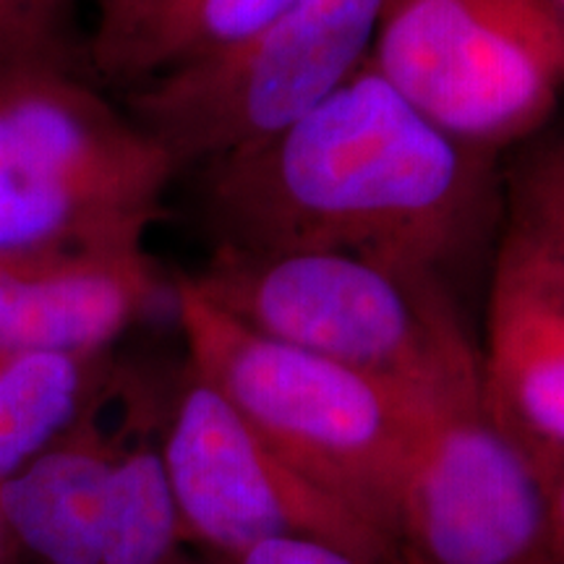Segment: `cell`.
Instances as JSON below:
<instances>
[{
  "label": "cell",
  "mask_w": 564,
  "mask_h": 564,
  "mask_svg": "<svg viewBox=\"0 0 564 564\" xmlns=\"http://www.w3.org/2000/svg\"><path fill=\"white\" fill-rule=\"evenodd\" d=\"M215 249L337 251L447 282L502 215V160L463 147L364 68L257 150L196 167Z\"/></svg>",
  "instance_id": "obj_1"
},
{
  "label": "cell",
  "mask_w": 564,
  "mask_h": 564,
  "mask_svg": "<svg viewBox=\"0 0 564 564\" xmlns=\"http://www.w3.org/2000/svg\"><path fill=\"white\" fill-rule=\"evenodd\" d=\"M175 308L192 371L303 478L398 546L400 502L440 408L348 366L253 333L183 278Z\"/></svg>",
  "instance_id": "obj_2"
},
{
  "label": "cell",
  "mask_w": 564,
  "mask_h": 564,
  "mask_svg": "<svg viewBox=\"0 0 564 564\" xmlns=\"http://www.w3.org/2000/svg\"><path fill=\"white\" fill-rule=\"evenodd\" d=\"M192 285L253 333L415 394L481 408L478 350L447 282L337 251L212 249Z\"/></svg>",
  "instance_id": "obj_3"
},
{
  "label": "cell",
  "mask_w": 564,
  "mask_h": 564,
  "mask_svg": "<svg viewBox=\"0 0 564 564\" xmlns=\"http://www.w3.org/2000/svg\"><path fill=\"white\" fill-rule=\"evenodd\" d=\"M175 175L74 66L0 74V257L141 246Z\"/></svg>",
  "instance_id": "obj_4"
},
{
  "label": "cell",
  "mask_w": 564,
  "mask_h": 564,
  "mask_svg": "<svg viewBox=\"0 0 564 564\" xmlns=\"http://www.w3.org/2000/svg\"><path fill=\"white\" fill-rule=\"evenodd\" d=\"M366 66L426 121L502 160L564 105L552 0H387Z\"/></svg>",
  "instance_id": "obj_5"
},
{
  "label": "cell",
  "mask_w": 564,
  "mask_h": 564,
  "mask_svg": "<svg viewBox=\"0 0 564 564\" xmlns=\"http://www.w3.org/2000/svg\"><path fill=\"white\" fill-rule=\"evenodd\" d=\"M387 0H299L236 45L129 89L126 112L175 171L267 144L350 82Z\"/></svg>",
  "instance_id": "obj_6"
},
{
  "label": "cell",
  "mask_w": 564,
  "mask_h": 564,
  "mask_svg": "<svg viewBox=\"0 0 564 564\" xmlns=\"http://www.w3.org/2000/svg\"><path fill=\"white\" fill-rule=\"evenodd\" d=\"M160 453L181 528L230 560L272 539H314L369 562L400 564L382 531L280 460L194 371Z\"/></svg>",
  "instance_id": "obj_7"
},
{
  "label": "cell",
  "mask_w": 564,
  "mask_h": 564,
  "mask_svg": "<svg viewBox=\"0 0 564 564\" xmlns=\"http://www.w3.org/2000/svg\"><path fill=\"white\" fill-rule=\"evenodd\" d=\"M400 564H552V494L481 408L442 413L408 476Z\"/></svg>",
  "instance_id": "obj_8"
},
{
  "label": "cell",
  "mask_w": 564,
  "mask_h": 564,
  "mask_svg": "<svg viewBox=\"0 0 564 564\" xmlns=\"http://www.w3.org/2000/svg\"><path fill=\"white\" fill-rule=\"evenodd\" d=\"M162 288L144 246L0 257V350L95 356Z\"/></svg>",
  "instance_id": "obj_9"
},
{
  "label": "cell",
  "mask_w": 564,
  "mask_h": 564,
  "mask_svg": "<svg viewBox=\"0 0 564 564\" xmlns=\"http://www.w3.org/2000/svg\"><path fill=\"white\" fill-rule=\"evenodd\" d=\"M478 387L486 421L552 494L564 478V299L497 257Z\"/></svg>",
  "instance_id": "obj_10"
},
{
  "label": "cell",
  "mask_w": 564,
  "mask_h": 564,
  "mask_svg": "<svg viewBox=\"0 0 564 564\" xmlns=\"http://www.w3.org/2000/svg\"><path fill=\"white\" fill-rule=\"evenodd\" d=\"M299 0H97L89 58L108 82L139 84L236 45Z\"/></svg>",
  "instance_id": "obj_11"
},
{
  "label": "cell",
  "mask_w": 564,
  "mask_h": 564,
  "mask_svg": "<svg viewBox=\"0 0 564 564\" xmlns=\"http://www.w3.org/2000/svg\"><path fill=\"white\" fill-rule=\"evenodd\" d=\"M116 447L84 434L37 457L0 491L6 518L51 564H102V520Z\"/></svg>",
  "instance_id": "obj_12"
},
{
  "label": "cell",
  "mask_w": 564,
  "mask_h": 564,
  "mask_svg": "<svg viewBox=\"0 0 564 564\" xmlns=\"http://www.w3.org/2000/svg\"><path fill=\"white\" fill-rule=\"evenodd\" d=\"M497 259L564 299V105L502 158Z\"/></svg>",
  "instance_id": "obj_13"
},
{
  "label": "cell",
  "mask_w": 564,
  "mask_h": 564,
  "mask_svg": "<svg viewBox=\"0 0 564 564\" xmlns=\"http://www.w3.org/2000/svg\"><path fill=\"white\" fill-rule=\"evenodd\" d=\"M91 356L0 350V478L13 476L70 426Z\"/></svg>",
  "instance_id": "obj_14"
},
{
  "label": "cell",
  "mask_w": 564,
  "mask_h": 564,
  "mask_svg": "<svg viewBox=\"0 0 564 564\" xmlns=\"http://www.w3.org/2000/svg\"><path fill=\"white\" fill-rule=\"evenodd\" d=\"M181 531L160 449H118L105 497L102 564H165Z\"/></svg>",
  "instance_id": "obj_15"
},
{
  "label": "cell",
  "mask_w": 564,
  "mask_h": 564,
  "mask_svg": "<svg viewBox=\"0 0 564 564\" xmlns=\"http://www.w3.org/2000/svg\"><path fill=\"white\" fill-rule=\"evenodd\" d=\"M76 0H0V74L26 66H70Z\"/></svg>",
  "instance_id": "obj_16"
},
{
  "label": "cell",
  "mask_w": 564,
  "mask_h": 564,
  "mask_svg": "<svg viewBox=\"0 0 564 564\" xmlns=\"http://www.w3.org/2000/svg\"><path fill=\"white\" fill-rule=\"evenodd\" d=\"M232 564H377L314 539H272L251 546Z\"/></svg>",
  "instance_id": "obj_17"
},
{
  "label": "cell",
  "mask_w": 564,
  "mask_h": 564,
  "mask_svg": "<svg viewBox=\"0 0 564 564\" xmlns=\"http://www.w3.org/2000/svg\"><path fill=\"white\" fill-rule=\"evenodd\" d=\"M552 564H564V478L552 489Z\"/></svg>",
  "instance_id": "obj_18"
},
{
  "label": "cell",
  "mask_w": 564,
  "mask_h": 564,
  "mask_svg": "<svg viewBox=\"0 0 564 564\" xmlns=\"http://www.w3.org/2000/svg\"><path fill=\"white\" fill-rule=\"evenodd\" d=\"M552 3L556 6V11H560L562 17H564V0H552Z\"/></svg>",
  "instance_id": "obj_19"
}]
</instances>
